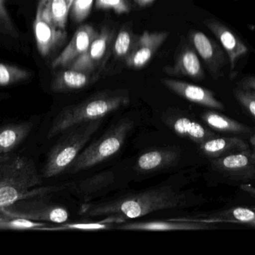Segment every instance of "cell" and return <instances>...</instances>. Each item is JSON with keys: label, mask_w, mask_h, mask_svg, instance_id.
Returning a JSON list of instances; mask_svg holds the SVG:
<instances>
[{"label": "cell", "mask_w": 255, "mask_h": 255, "mask_svg": "<svg viewBox=\"0 0 255 255\" xmlns=\"http://www.w3.org/2000/svg\"><path fill=\"white\" fill-rule=\"evenodd\" d=\"M187 199L183 193L169 186L155 187L115 200L101 203H86L81 206L79 214L87 217L119 215L136 219L162 210L183 208Z\"/></svg>", "instance_id": "6da1fadb"}, {"label": "cell", "mask_w": 255, "mask_h": 255, "mask_svg": "<svg viewBox=\"0 0 255 255\" xmlns=\"http://www.w3.org/2000/svg\"><path fill=\"white\" fill-rule=\"evenodd\" d=\"M41 184L42 176L29 158L10 154L0 158V209L24 198L49 195L64 189L52 186L34 190Z\"/></svg>", "instance_id": "7a4b0ae2"}, {"label": "cell", "mask_w": 255, "mask_h": 255, "mask_svg": "<svg viewBox=\"0 0 255 255\" xmlns=\"http://www.w3.org/2000/svg\"><path fill=\"white\" fill-rule=\"evenodd\" d=\"M129 103L130 95L127 90L100 91L80 103L64 108L54 119L47 138L52 139L83 123L103 119Z\"/></svg>", "instance_id": "3957f363"}, {"label": "cell", "mask_w": 255, "mask_h": 255, "mask_svg": "<svg viewBox=\"0 0 255 255\" xmlns=\"http://www.w3.org/2000/svg\"><path fill=\"white\" fill-rule=\"evenodd\" d=\"M103 121L99 119L83 123L67 130L49 152L42 170V178H54L68 170Z\"/></svg>", "instance_id": "277c9868"}, {"label": "cell", "mask_w": 255, "mask_h": 255, "mask_svg": "<svg viewBox=\"0 0 255 255\" xmlns=\"http://www.w3.org/2000/svg\"><path fill=\"white\" fill-rule=\"evenodd\" d=\"M133 127L129 118L120 120L109 128L100 139L80 153L68 169L72 174L91 169L118 154Z\"/></svg>", "instance_id": "5b68a950"}, {"label": "cell", "mask_w": 255, "mask_h": 255, "mask_svg": "<svg viewBox=\"0 0 255 255\" xmlns=\"http://www.w3.org/2000/svg\"><path fill=\"white\" fill-rule=\"evenodd\" d=\"M47 195L33 196L16 201L0 212L11 217H19L40 223L62 224L67 223L70 214L67 209L50 203L46 199Z\"/></svg>", "instance_id": "8992f818"}, {"label": "cell", "mask_w": 255, "mask_h": 255, "mask_svg": "<svg viewBox=\"0 0 255 255\" xmlns=\"http://www.w3.org/2000/svg\"><path fill=\"white\" fill-rule=\"evenodd\" d=\"M115 40L114 32L108 26L102 27L98 36L88 50L76 60L68 68L81 70L99 76L112 50Z\"/></svg>", "instance_id": "52a82bcc"}, {"label": "cell", "mask_w": 255, "mask_h": 255, "mask_svg": "<svg viewBox=\"0 0 255 255\" xmlns=\"http://www.w3.org/2000/svg\"><path fill=\"white\" fill-rule=\"evenodd\" d=\"M37 49L43 57H48L61 46L67 38V31L59 29L51 20L44 0H40L34 22Z\"/></svg>", "instance_id": "ba28073f"}, {"label": "cell", "mask_w": 255, "mask_h": 255, "mask_svg": "<svg viewBox=\"0 0 255 255\" xmlns=\"http://www.w3.org/2000/svg\"><path fill=\"white\" fill-rule=\"evenodd\" d=\"M99 32L100 31L89 24H84L79 26L67 46L52 61V68H68L88 50L98 36Z\"/></svg>", "instance_id": "9c48e42d"}, {"label": "cell", "mask_w": 255, "mask_h": 255, "mask_svg": "<svg viewBox=\"0 0 255 255\" xmlns=\"http://www.w3.org/2000/svg\"><path fill=\"white\" fill-rule=\"evenodd\" d=\"M189 38L195 50L206 64L211 76L214 79L220 77L226 64V55L222 48L202 31H192Z\"/></svg>", "instance_id": "30bf717a"}, {"label": "cell", "mask_w": 255, "mask_h": 255, "mask_svg": "<svg viewBox=\"0 0 255 255\" xmlns=\"http://www.w3.org/2000/svg\"><path fill=\"white\" fill-rule=\"evenodd\" d=\"M169 34L168 31H144L141 35L138 36L133 50L125 61L127 67L133 69L145 67L169 37Z\"/></svg>", "instance_id": "8fae6325"}, {"label": "cell", "mask_w": 255, "mask_h": 255, "mask_svg": "<svg viewBox=\"0 0 255 255\" xmlns=\"http://www.w3.org/2000/svg\"><path fill=\"white\" fill-rule=\"evenodd\" d=\"M181 157V151L177 147H164L148 150L141 154L135 163L134 170L138 173H151L176 166Z\"/></svg>", "instance_id": "7c38bea8"}, {"label": "cell", "mask_w": 255, "mask_h": 255, "mask_svg": "<svg viewBox=\"0 0 255 255\" xmlns=\"http://www.w3.org/2000/svg\"><path fill=\"white\" fill-rule=\"evenodd\" d=\"M160 82L168 89L189 101L207 107L223 109V103L214 97V94L210 90L184 81L168 78L162 79Z\"/></svg>", "instance_id": "4fadbf2b"}, {"label": "cell", "mask_w": 255, "mask_h": 255, "mask_svg": "<svg viewBox=\"0 0 255 255\" xmlns=\"http://www.w3.org/2000/svg\"><path fill=\"white\" fill-rule=\"evenodd\" d=\"M165 124L170 127L178 136L202 144L211 139L212 135L197 121L181 115L178 112L170 111L163 117Z\"/></svg>", "instance_id": "5bb4252c"}, {"label": "cell", "mask_w": 255, "mask_h": 255, "mask_svg": "<svg viewBox=\"0 0 255 255\" xmlns=\"http://www.w3.org/2000/svg\"><path fill=\"white\" fill-rule=\"evenodd\" d=\"M204 23L215 34L226 50L230 61L231 72L232 73L238 60L248 52V47L233 31L221 22L214 19H207Z\"/></svg>", "instance_id": "9a60e30c"}, {"label": "cell", "mask_w": 255, "mask_h": 255, "mask_svg": "<svg viewBox=\"0 0 255 255\" xmlns=\"http://www.w3.org/2000/svg\"><path fill=\"white\" fill-rule=\"evenodd\" d=\"M163 70L172 76H188L196 80H202L205 77L197 52L190 45L183 46L178 52L174 64L166 66Z\"/></svg>", "instance_id": "2e32d148"}, {"label": "cell", "mask_w": 255, "mask_h": 255, "mask_svg": "<svg viewBox=\"0 0 255 255\" xmlns=\"http://www.w3.org/2000/svg\"><path fill=\"white\" fill-rule=\"evenodd\" d=\"M115 229L124 231H142V232H166V231L199 230L205 229L203 225L188 219L176 218L163 221L136 222L124 223L118 225Z\"/></svg>", "instance_id": "e0dca14e"}, {"label": "cell", "mask_w": 255, "mask_h": 255, "mask_svg": "<svg viewBox=\"0 0 255 255\" xmlns=\"http://www.w3.org/2000/svg\"><path fill=\"white\" fill-rule=\"evenodd\" d=\"M63 69L57 72L52 78L50 88L53 92H68L83 89L96 82L99 77L81 70Z\"/></svg>", "instance_id": "ac0fdd59"}, {"label": "cell", "mask_w": 255, "mask_h": 255, "mask_svg": "<svg viewBox=\"0 0 255 255\" xmlns=\"http://www.w3.org/2000/svg\"><path fill=\"white\" fill-rule=\"evenodd\" d=\"M31 121H23L0 127V156L7 155L16 149L31 133Z\"/></svg>", "instance_id": "d6986e66"}, {"label": "cell", "mask_w": 255, "mask_h": 255, "mask_svg": "<svg viewBox=\"0 0 255 255\" xmlns=\"http://www.w3.org/2000/svg\"><path fill=\"white\" fill-rule=\"evenodd\" d=\"M115 181V174L111 171H106L82 180L75 185L74 190L87 201L96 193L113 184Z\"/></svg>", "instance_id": "ffe728a7"}, {"label": "cell", "mask_w": 255, "mask_h": 255, "mask_svg": "<svg viewBox=\"0 0 255 255\" xmlns=\"http://www.w3.org/2000/svg\"><path fill=\"white\" fill-rule=\"evenodd\" d=\"M127 220L122 216L110 215L107 216L106 219L101 221L94 222V223H62L59 226L53 227L46 228L47 231H97L109 230V229L116 228L118 225L126 223Z\"/></svg>", "instance_id": "44dd1931"}, {"label": "cell", "mask_w": 255, "mask_h": 255, "mask_svg": "<svg viewBox=\"0 0 255 255\" xmlns=\"http://www.w3.org/2000/svg\"><path fill=\"white\" fill-rule=\"evenodd\" d=\"M137 38L138 36L135 35L127 25L121 28L112 46V52L115 58L125 61L133 50Z\"/></svg>", "instance_id": "7402d4cb"}, {"label": "cell", "mask_w": 255, "mask_h": 255, "mask_svg": "<svg viewBox=\"0 0 255 255\" xmlns=\"http://www.w3.org/2000/svg\"><path fill=\"white\" fill-rule=\"evenodd\" d=\"M74 0H44L48 14L55 26L66 31L67 18Z\"/></svg>", "instance_id": "603a6c76"}, {"label": "cell", "mask_w": 255, "mask_h": 255, "mask_svg": "<svg viewBox=\"0 0 255 255\" xmlns=\"http://www.w3.org/2000/svg\"><path fill=\"white\" fill-rule=\"evenodd\" d=\"M32 72L14 64L0 63V86H9L28 80Z\"/></svg>", "instance_id": "cb8c5ba5"}, {"label": "cell", "mask_w": 255, "mask_h": 255, "mask_svg": "<svg viewBox=\"0 0 255 255\" xmlns=\"http://www.w3.org/2000/svg\"><path fill=\"white\" fill-rule=\"evenodd\" d=\"M48 223L31 221L19 217H11L0 212V229H33L46 230Z\"/></svg>", "instance_id": "d4e9b609"}, {"label": "cell", "mask_w": 255, "mask_h": 255, "mask_svg": "<svg viewBox=\"0 0 255 255\" xmlns=\"http://www.w3.org/2000/svg\"><path fill=\"white\" fill-rule=\"evenodd\" d=\"M204 121L214 130L226 132L244 131V126L223 115L214 112H205L202 115Z\"/></svg>", "instance_id": "484cf974"}, {"label": "cell", "mask_w": 255, "mask_h": 255, "mask_svg": "<svg viewBox=\"0 0 255 255\" xmlns=\"http://www.w3.org/2000/svg\"><path fill=\"white\" fill-rule=\"evenodd\" d=\"M0 34L15 40L21 37L20 31L13 22L4 0H0Z\"/></svg>", "instance_id": "4316f807"}, {"label": "cell", "mask_w": 255, "mask_h": 255, "mask_svg": "<svg viewBox=\"0 0 255 255\" xmlns=\"http://www.w3.org/2000/svg\"><path fill=\"white\" fill-rule=\"evenodd\" d=\"M95 0H74L70 8L72 19L79 23L83 22L91 13Z\"/></svg>", "instance_id": "83f0119b"}, {"label": "cell", "mask_w": 255, "mask_h": 255, "mask_svg": "<svg viewBox=\"0 0 255 255\" xmlns=\"http://www.w3.org/2000/svg\"><path fill=\"white\" fill-rule=\"evenodd\" d=\"M95 7L100 10H113L118 14L129 13L131 9L129 0H95Z\"/></svg>", "instance_id": "f1b7e54d"}, {"label": "cell", "mask_w": 255, "mask_h": 255, "mask_svg": "<svg viewBox=\"0 0 255 255\" xmlns=\"http://www.w3.org/2000/svg\"><path fill=\"white\" fill-rule=\"evenodd\" d=\"M229 146V140L226 139H210L200 144L201 150L208 155L220 154Z\"/></svg>", "instance_id": "f546056e"}, {"label": "cell", "mask_w": 255, "mask_h": 255, "mask_svg": "<svg viewBox=\"0 0 255 255\" xmlns=\"http://www.w3.org/2000/svg\"><path fill=\"white\" fill-rule=\"evenodd\" d=\"M249 162L250 160L244 154H234L225 157L222 161V165L226 169H238L247 167Z\"/></svg>", "instance_id": "4dcf8cb0"}, {"label": "cell", "mask_w": 255, "mask_h": 255, "mask_svg": "<svg viewBox=\"0 0 255 255\" xmlns=\"http://www.w3.org/2000/svg\"><path fill=\"white\" fill-rule=\"evenodd\" d=\"M236 97L241 103L255 117V94L248 90H238Z\"/></svg>", "instance_id": "1f68e13d"}, {"label": "cell", "mask_w": 255, "mask_h": 255, "mask_svg": "<svg viewBox=\"0 0 255 255\" xmlns=\"http://www.w3.org/2000/svg\"><path fill=\"white\" fill-rule=\"evenodd\" d=\"M233 216L238 221L255 223V213L247 208H238L234 210Z\"/></svg>", "instance_id": "d6a6232c"}, {"label": "cell", "mask_w": 255, "mask_h": 255, "mask_svg": "<svg viewBox=\"0 0 255 255\" xmlns=\"http://www.w3.org/2000/svg\"><path fill=\"white\" fill-rule=\"evenodd\" d=\"M243 86L247 90H253L255 91V77H249L242 81Z\"/></svg>", "instance_id": "836d02e7"}, {"label": "cell", "mask_w": 255, "mask_h": 255, "mask_svg": "<svg viewBox=\"0 0 255 255\" xmlns=\"http://www.w3.org/2000/svg\"><path fill=\"white\" fill-rule=\"evenodd\" d=\"M139 7H146L152 4L155 0H133Z\"/></svg>", "instance_id": "e575fe53"}, {"label": "cell", "mask_w": 255, "mask_h": 255, "mask_svg": "<svg viewBox=\"0 0 255 255\" xmlns=\"http://www.w3.org/2000/svg\"><path fill=\"white\" fill-rule=\"evenodd\" d=\"M1 157H2V156H0V158H1Z\"/></svg>", "instance_id": "d590c367"}]
</instances>
